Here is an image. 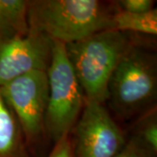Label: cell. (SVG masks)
Returning a JSON list of instances; mask_svg holds the SVG:
<instances>
[{
    "mask_svg": "<svg viewBox=\"0 0 157 157\" xmlns=\"http://www.w3.org/2000/svg\"><path fill=\"white\" fill-rule=\"evenodd\" d=\"M113 157H157L134 136L129 138L122 150Z\"/></svg>",
    "mask_w": 157,
    "mask_h": 157,
    "instance_id": "4fadbf2b",
    "label": "cell"
},
{
    "mask_svg": "<svg viewBox=\"0 0 157 157\" xmlns=\"http://www.w3.org/2000/svg\"><path fill=\"white\" fill-rule=\"evenodd\" d=\"M107 91L111 109L124 120L156 107V55L134 44L113 71Z\"/></svg>",
    "mask_w": 157,
    "mask_h": 157,
    "instance_id": "3957f363",
    "label": "cell"
},
{
    "mask_svg": "<svg viewBox=\"0 0 157 157\" xmlns=\"http://www.w3.org/2000/svg\"><path fill=\"white\" fill-rule=\"evenodd\" d=\"M147 149L157 155V111L153 107L140 116L132 135Z\"/></svg>",
    "mask_w": 157,
    "mask_h": 157,
    "instance_id": "8fae6325",
    "label": "cell"
},
{
    "mask_svg": "<svg viewBox=\"0 0 157 157\" xmlns=\"http://www.w3.org/2000/svg\"><path fill=\"white\" fill-rule=\"evenodd\" d=\"M133 45L128 33L113 30H104L66 45L68 59L86 101L107 102L111 76Z\"/></svg>",
    "mask_w": 157,
    "mask_h": 157,
    "instance_id": "7a4b0ae2",
    "label": "cell"
},
{
    "mask_svg": "<svg viewBox=\"0 0 157 157\" xmlns=\"http://www.w3.org/2000/svg\"><path fill=\"white\" fill-rule=\"evenodd\" d=\"M47 157H73V147L70 135H66L56 143Z\"/></svg>",
    "mask_w": 157,
    "mask_h": 157,
    "instance_id": "5bb4252c",
    "label": "cell"
},
{
    "mask_svg": "<svg viewBox=\"0 0 157 157\" xmlns=\"http://www.w3.org/2000/svg\"><path fill=\"white\" fill-rule=\"evenodd\" d=\"M0 157H34L0 90Z\"/></svg>",
    "mask_w": 157,
    "mask_h": 157,
    "instance_id": "ba28073f",
    "label": "cell"
},
{
    "mask_svg": "<svg viewBox=\"0 0 157 157\" xmlns=\"http://www.w3.org/2000/svg\"><path fill=\"white\" fill-rule=\"evenodd\" d=\"M46 74L49 93L45 115V138L56 143L64 136L70 135L86 101L64 43L52 41Z\"/></svg>",
    "mask_w": 157,
    "mask_h": 157,
    "instance_id": "277c9868",
    "label": "cell"
},
{
    "mask_svg": "<svg viewBox=\"0 0 157 157\" xmlns=\"http://www.w3.org/2000/svg\"><path fill=\"white\" fill-rule=\"evenodd\" d=\"M108 30L124 33H136L150 36L157 34V11L154 9L145 13H129L114 11L113 12Z\"/></svg>",
    "mask_w": 157,
    "mask_h": 157,
    "instance_id": "30bf717a",
    "label": "cell"
},
{
    "mask_svg": "<svg viewBox=\"0 0 157 157\" xmlns=\"http://www.w3.org/2000/svg\"><path fill=\"white\" fill-rule=\"evenodd\" d=\"M1 93L15 115L29 150L39 157L45 138V115L48 104L46 71H33L3 86Z\"/></svg>",
    "mask_w": 157,
    "mask_h": 157,
    "instance_id": "5b68a950",
    "label": "cell"
},
{
    "mask_svg": "<svg viewBox=\"0 0 157 157\" xmlns=\"http://www.w3.org/2000/svg\"><path fill=\"white\" fill-rule=\"evenodd\" d=\"M70 136L73 157H113L128 141L105 104L89 101H85Z\"/></svg>",
    "mask_w": 157,
    "mask_h": 157,
    "instance_id": "8992f818",
    "label": "cell"
},
{
    "mask_svg": "<svg viewBox=\"0 0 157 157\" xmlns=\"http://www.w3.org/2000/svg\"><path fill=\"white\" fill-rule=\"evenodd\" d=\"M27 7L28 1L0 0V39L28 33Z\"/></svg>",
    "mask_w": 157,
    "mask_h": 157,
    "instance_id": "9c48e42d",
    "label": "cell"
},
{
    "mask_svg": "<svg viewBox=\"0 0 157 157\" xmlns=\"http://www.w3.org/2000/svg\"><path fill=\"white\" fill-rule=\"evenodd\" d=\"M114 11L129 13H145L154 10L155 1L153 0H120L112 2Z\"/></svg>",
    "mask_w": 157,
    "mask_h": 157,
    "instance_id": "7c38bea8",
    "label": "cell"
},
{
    "mask_svg": "<svg viewBox=\"0 0 157 157\" xmlns=\"http://www.w3.org/2000/svg\"><path fill=\"white\" fill-rule=\"evenodd\" d=\"M112 6L97 0L28 1L29 30L65 45L74 43L108 30Z\"/></svg>",
    "mask_w": 157,
    "mask_h": 157,
    "instance_id": "6da1fadb",
    "label": "cell"
},
{
    "mask_svg": "<svg viewBox=\"0 0 157 157\" xmlns=\"http://www.w3.org/2000/svg\"><path fill=\"white\" fill-rule=\"evenodd\" d=\"M52 40L29 31L26 35L0 39V86L33 71H46Z\"/></svg>",
    "mask_w": 157,
    "mask_h": 157,
    "instance_id": "52a82bcc",
    "label": "cell"
}]
</instances>
